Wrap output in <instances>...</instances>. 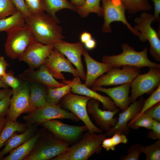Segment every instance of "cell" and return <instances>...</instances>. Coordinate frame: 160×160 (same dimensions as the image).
<instances>
[{
	"label": "cell",
	"mask_w": 160,
	"mask_h": 160,
	"mask_svg": "<svg viewBox=\"0 0 160 160\" xmlns=\"http://www.w3.org/2000/svg\"><path fill=\"white\" fill-rule=\"evenodd\" d=\"M25 20L26 25L32 31L36 42L54 45L64 38L59 23L44 12L31 14Z\"/></svg>",
	"instance_id": "obj_1"
},
{
	"label": "cell",
	"mask_w": 160,
	"mask_h": 160,
	"mask_svg": "<svg viewBox=\"0 0 160 160\" xmlns=\"http://www.w3.org/2000/svg\"><path fill=\"white\" fill-rule=\"evenodd\" d=\"M107 137L106 134H97L88 131L78 142L52 160H87L101 152L102 142Z\"/></svg>",
	"instance_id": "obj_2"
},
{
	"label": "cell",
	"mask_w": 160,
	"mask_h": 160,
	"mask_svg": "<svg viewBox=\"0 0 160 160\" xmlns=\"http://www.w3.org/2000/svg\"><path fill=\"white\" fill-rule=\"evenodd\" d=\"M121 48L122 52L121 53L116 55H105L102 58V62L115 68L129 66L139 68L145 67L160 68V64L148 58L147 47L141 51H137L129 44L125 43L121 45Z\"/></svg>",
	"instance_id": "obj_3"
},
{
	"label": "cell",
	"mask_w": 160,
	"mask_h": 160,
	"mask_svg": "<svg viewBox=\"0 0 160 160\" xmlns=\"http://www.w3.org/2000/svg\"><path fill=\"white\" fill-rule=\"evenodd\" d=\"M71 144L44 131L24 160H52L66 150Z\"/></svg>",
	"instance_id": "obj_4"
},
{
	"label": "cell",
	"mask_w": 160,
	"mask_h": 160,
	"mask_svg": "<svg viewBox=\"0 0 160 160\" xmlns=\"http://www.w3.org/2000/svg\"><path fill=\"white\" fill-rule=\"evenodd\" d=\"M135 21L136 24L133 28L140 33L138 36L140 40L142 42H149L151 56L156 61L160 62L159 37L158 33L151 26L152 22L155 21L153 15L143 12Z\"/></svg>",
	"instance_id": "obj_5"
},
{
	"label": "cell",
	"mask_w": 160,
	"mask_h": 160,
	"mask_svg": "<svg viewBox=\"0 0 160 160\" xmlns=\"http://www.w3.org/2000/svg\"><path fill=\"white\" fill-rule=\"evenodd\" d=\"M36 42L31 29L27 25L8 34L4 45L6 55L13 59L18 58L28 47Z\"/></svg>",
	"instance_id": "obj_6"
},
{
	"label": "cell",
	"mask_w": 160,
	"mask_h": 160,
	"mask_svg": "<svg viewBox=\"0 0 160 160\" xmlns=\"http://www.w3.org/2000/svg\"><path fill=\"white\" fill-rule=\"evenodd\" d=\"M91 98L79 95L71 92L64 96L60 102L62 106L77 116L87 127L88 131L101 133L103 130L96 126L90 120L87 111V103Z\"/></svg>",
	"instance_id": "obj_7"
},
{
	"label": "cell",
	"mask_w": 160,
	"mask_h": 160,
	"mask_svg": "<svg viewBox=\"0 0 160 160\" xmlns=\"http://www.w3.org/2000/svg\"><path fill=\"white\" fill-rule=\"evenodd\" d=\"M101 15L104 18L102 26L103 33H110L112 29L111 24L113 22L119 21L126 25L129 31L135 35L139 36L140 33L132 27L126 19V7L121 0H102Z\"/></svg>",
	"instance_id": "obj_8"
},
{
	"label": "cell",
	"mask_w": 160,
	"mask_h": 160,
	"mask_svg": "<svg viewBox=\"0 0 160 160\" xmlns=\"http://www.w3.org/2000/svg\"><path fill=\"white\" fill-rule=\"evenodd\" d=\"M23 119L28 125H39L46 121L57 119H70L75 121L80 120L74 114L64 109L57 104H47L34 109L24 116Z\"/></svg>",
	"instance_id": "obj_9"
},
{
	"label": "cell",
	"mask_w": 160,
	"mask_h": 160,
	"mask_svg": "<svg viewBox=\"0 0 160 160\" xmlns=\"http://www.w3.org/2000/svg\"><path fill=\"white\" fill-rule=\"evenodd\" d=\"M160 85V68H150L145 73L139 74L131 83L130 103L145 94H151Z\"/></svg>",
	"instance_id": "obj_10"
},
{
	"label": "cell",
	"mask_w": 160,
	"mask_h": 160,
	"mask_svg": "<svg viewBox=\"0 0 160 160\" xmlns=\"http://www.w3.org/2000/svg\"><path fill=\"white\" fill-rule=\"evenodd\" d=\"M122 67L121 69L113 67L106 74L97 79L92 86L116 85L131 83L141 72L140 68L135 67L124 66Z\"/></svg>",
	"instance_id": "obj_11"
},
{
	"label": "cell",
	"mask_w": 160,
	"mask_h": 160,
	"mask_svg": "<svg viewBox=\"0 0 160 160\" xmlns=\"http://www.w3.org/2000/svg\"><path fill=\"white\" fill-rule=\"evenodd\" d=\"M41 124L57 138L71 143L78 140L83 132L88 131L85 125H70L56 119L46 121Z\"/></svg>",
	"instance_id": "obj_12"
},
{
	"label": "cell",
	"mask_w": 160,
	"mask_h": 160,
	"mask_svg": "<svg viewBox=\"0 0 160 160\" xmlns=\"http://www.w3.org/2000/svg\"><path fill=\"white\" fill-rule=\"evenodd\" d=\"M12 95L6 115L10 120L15 121L22 114L29 113L34 109L30 103V86L27 82L23 83L21 88Z\"/></svg>",
	"instance_id": "obj_13"
},
{
	"label": "cell",
	"mask_w": 160,
	"mask_h": 160,
	"mask_svg": "<svg viewBox=\"0 0 160 160\" xmlns=\"http://www.w3.org/2000/svg\"><path fill=\"white\" fill-rule=\"evenodd\" d=\"M44 64L55 78L62 81L65 80L62 72L71 73L75 77H79L77 69L73 66L71 62L63 55L55 49L46 59Z\"/></svg>",
	"instance_id": "obj_14"
},
{
	"label": "cell",
	"mask_w": 160,
	"mask_h": 160,
	"mask_svg": "<svg viewBox=\"0 0 160 160\" xmlns=\"http://www.w3.org/2000/svg\"><path fill=\"white\" fill-rule=\"evenodd\" d=\"M54 49L66 56L67 59L76 67L79 77L85 81L86 73L81 60L84 49L81 42L70 43L62 40L54 45Z\"/></svg>",
	"instance_id": "obj_15"
},
{
	"label": "cell",
	"mask_w": 160,
	"mask_h": 160,
	"mask_svg": "<svg viewBox=\"0 0 160 160\" xmlns=\"http://www.w3.org/2000/svg\"><path fill=\"white\" fill-rule=\"evenodd\" d=\"M54 49L53 45L36 41L30 45L18 59L26 63L29 68L34 69L44 64Z\"/></svg>",
	"instance_id": "obj_16"
},
{
	"label": "cell",
	"mask_w": 160,
	"mask_h": 160,
	"mask_svg": "<svg viewBox=\"0 0 160 160\" xmlns=\"http://www.w3.org/2000/svg\"><path fill=\"white\" fill-rule=\"evenodd\" d=\"M100 102L93 99L89 100L87 103V111L100 129L107 132L116 124L118 119L114 116L120 110L119 109L112 111L102 110L99 107Z\"/></svg>",
	"instance_id": "obj_17"
},
{
	"label": "cell",
	"mask_w": 160,
	"mask_h": 160,
	"mask_svg": "<svg viewBox=\"0 0 160 160\" xmlns=\"http://www.w3.org/2000/svg\"><path fill=\"white\" fill-rule=\"evenodd\" d=\"M140 97L138 101L132 103L125 110L119 113L116 125L106 132L107 136H111L115 133L125 135L129 133L130 128L127 126L128 123L139 113L143 104L144 100L142 96Z\"/></svg>",
	"instance_id": "obj_18"
},
{
	"label": "cell",
	"mask_w": 160,
	"mask_h": 160,
	"mask_svg": "<svg viewBox=\"0 0 160 160\" xmlns=\"http://www.w3.org/2000/svg\"><path fill=\"white\" fill-rule=\"evenodd\" d=\"M20 77L27 82L43 84L48 87H59L66 84L56 80L44 64L41 65L37 70L29 68L25 70L20 75Z\"/></svg>",
	"instance_id": "obj_19"
},
{
	"label": "cell",
	"mask_w": 160,
	"mask_h": 160,
	"mask_svg": "<svg viewBox=\"0 0 160 160\" xmlns=\"http://www.w3.org/2000/svg\"><path fill=\"white\" fill-rule=\"evenodd\" d=\"M131 82L124 83L114 87L105 88L102 87L92 86V89L107 94L113 101L116 107L125 110L129 106V91Z\"/></svg>",
	"instance_id": "obj_20"
},
{
	"label": "cell",
	"mask_w": 160,
	"mask_h": 160,
	"mask_svg": "<svg viewBox=\"0 0 160 160\" xmlns=\"http://www.w3.org/2000/svg\"><path fill=\"white\" fill-rule=\"evenodd\" d=\"M82 55L84 57L87 69L84 84L87 87L89 88L92 86L97 79L113 67L108 64L100 63L95 60L90 56L85 49Z\"/></svg>",
	"instance_id": "obj_21"
},
{
	"label": "cell",
	"mask_w": 160,
	"mask_h": 160,
	"mask_svg": "<svg viewBox=\"0 0 160 160\" xmlns=\"http://www.w3.org/2000/svg\"><path fill=\"white\" fill-rule=\"evenodd\" d=\"M38 125L34 124L28 125L25 131L20 134H17V132L14 133L5 143L4 149L0 151V160L6 154L31 138L36 132Z\"/></svg>",
	"instance_id": "obj_22"
},
{
	"label": "cell",
	"mask_w": 160,
	"mask_h": 160,
	"mask_svg": "<svg viewBox=\"0 0 160 160\" xmlns=\"http://www.w3.org/2000/svg\"><path fill=\"white\" fill-rule=\"evenodd\" d=\"M71 92L73 93L85 96L98 100L106 110L114 111L118 109L113 101L109 97L101 95L96 91L90 89L81 82L75 84L71 87Z\"/></svg>",
	"instance_id": "obj_23"
},
{
	"label": "cell",
	"mask_w": 160,
	"mask_h": 160,
	"mask_svg": "<svg viewBox=\"0 0 160 160\" xmlns=\"http://www.w3.org/2000/svg\"><path fill=\"white\" fill-rule=\"evenodd\" d=\"M44 131L41 129L36 132L29 140L11 150L8 156L1 160H24L31 151Z\"/></svg>",
	"instance_id": "obj_24"
},
{
	"label": "cell",
	"mask_w": 160,
	"mask_h": 160,
	"mask_svg": "<svg viewBox=\"0 0 160 160\" xmlns=\"http://www.w3.org/2000/svg\"><path fill=\"white\" fill-rule=\"evenodd\" d=\"M63 81L66 84L63 86L48 88L47 90V104H57L64 96L71 92V87L75 84L81 82L79 77H75L72 81L65 80Z\"/></svg>",
	"instance_id": "obj_25"
},
{
	"label": "cell",
	"mask_w": 160,
	"mask_h": 160,
	"mask_svg": "<svg viewBox=\"0 0 160 160\" xmlns=\"http://www.w3.org/2000/svg\"><path fill=\"white\" fill-rule=\"evenodd\" d=\"M25 25L24 17L18 11L10 16L0 19V32L4 31L8 34Z\"/></svg>",
	"instance_id": "obj_26"
},
{
	"label": "cell",
	"mask_w": 160,
	"mask_h": 160,
	"mask_svg": "<svg viewBox=\"0 0 160 160\" xmlns=\"http://www.w3.org/2000/svg\"><path fill=\"white\" fill-rule=\"evenodd\" d=\"M5 124L0 133V148L4 146L6 142L15 132L23 133L27 129L28 125L16 121H13L7 117Z\"/></svg>",
	"instance_id": "obj_27"
},
{
	"label": "cell",
	"mask_w": 160,
	"mask_h": 160,
	"mask_svg": "<svg viewBox=\"0 0 160 160\" xmlns=\"http://www.w3.org/2000/svg\"><path fill=\"white\" fill-rule=\"evenodd\" d=\"M47 90L39 83L32 82L30 87V100L34 109L47 104Z\"/></svg>",
	"instance_id": "obj_28"
},
{
	"label": "cell",
	"mask_w": 160,
	"mask_h": 160,
	"mask_svg": "<svg viewBox=\"0 0 160 160\" xmlns=\"http://www.w3.org/2000/svg\"><path fill=\"white\" fill-rule=\"evenodd\" d=\"M45 11L58 23L59 20L56 16V13L60 10L67 9L76 11L77 7L68 0H43Z\"/></svg>",
	"instance_id": "obj_29"
},
{
	"label": "cell",
	"mask_w": 160,
	"mask_h": 160,
	"mask_svg": "<svg viewBox=\"0 0 160 160\" xmlns=\"http://www.w3.org/2000/svg\"><path fill=\"white\" fill-rule=\"evenodd\" d=\"M128 12L131 14L140 12H146L151 6L148 0H121Z\"/></svg>",
	"instance_id": "obj_30"
},
{
	"label": "cell",
	"mask_w": 160,
	"mask_h": 160,
	"mask_svg": "<svg viewBox=\"0 0 160 160\" xmlns=\"http://www.w3.org/2000/svg\"><path fill=\"white\" fill-rule=\"evenodd\" d=\"M100 0H85L84 4L77 7L76 11L82 17H85L91 13H95L99 16H102Z\"/></svg>",
	"instance_id": "obj_31"
},
{
	"label": "cell",
	"mask_w": 160,
	"mask_h": 160,
	"mask_svg": "<svg viewBox=\"0 0 160 160\" xmlns=\"http://www.w3.org/2000/svg\"><path fill=\"white\" fill-rule=\"evenodd\" d=\"M153 121L149 116L144 113L131 120L128 123L127 126L130 128L133 129L143 127L150 130L153 126Z\"/></svg>",
	"instance_id": "obj_32"
},
{
	"label": "cell",
	"mask_w": 160,
	"mask_h": 160,
	"mask_svg": "<svg viewBox=\"0 0 160 160\" xmlns=\"http://www.w3.org/2000/svg\"><path fill=\"white\" fill-rule=\"evenodd\" d=\"M111 136V137H106L102 143V147L107 151H113L116 146L121 143L126 144L128 142V139L125 135L115 133Z\"/></svg>",
	"instance_id": "obj_33"
},
{
	"label": "cell",
	"mask_w": 160,
	"mask_h": 160,
	"mask_svg": "<svg viewBox=\"0 0 160 160\" xmlns=\"http://www.w3.org/2000/svg\"><path fill=\"white\" fill-rule=\"evenodd\" d=\"M141 151L146 156L145 160H160V140L149 145H142Z\"/></svg>",
	"instance_id": "obj_34"
},
{
	"label": "cell",
	"mask_w": 160,
	"mask_h": 160,
	"mask_svg": "<svg viewBox=\"0 0 160 160\" xmlns=\"http://www.w3.org/2000/svg\"><path fill=\"white\" fill-rule=\"evenodd\" d=\"M2 79L7 85L12 88L13 94L17 92L21 88L23 83L15 76L14 73L11 70L6 72L2 77Z\"/></svg>",
	"instance_id": "obj_35"
},
{
	"label": "cell",
	"mask_w": 160,
	"mask_h": 160,
	"mask_svg": "<svg viewBox=\"0 0 160 160\" xmlns=\"http://www.w3.org/2000/svg\"><path fill=\"white\" fill-rule=\"evenodd\" d=\"M160 102V85L147 99L144 100L142 108L137 116L143 113L147 110Z\"/></svg>",
	"instance_id": "obj_36"
},
{
	"label": "cell",
	"mask_w": 160,
	"mask_h": 160,
	"mask_svg": "<svg viewBox=\"0 0 160 160\" xmlns=\"http://www.w3.org/2000/svg\"><path fill=\"white\" fill-rule=\"evenodd\" d=\"M17 11L11 0H0V19L10 16Z\"/></svg>",
	"instance_id": "obj_37"
},
{
	"label": "cell",
	"mask_w": 160,
	"mask_h": 160,
	"mask_svg": "<svg viewBox=\"0 0 160 160\" xmlns=\"http://www.w3.org/2000/svg\"><path fill=\"white\" fill-rule=\"evenodd\" d=\"M25 5L31 14L45 11L43 0H24Z\"/></svg>",
	"instance_id": "obj_38"
},
{
	"label": "cell",
	"mask_w": 160,
	"mask_h": 160,
	"mask_svg": "<svg viewBox=\"0 0 160 160\" xmlns=\"http://www.w3.org/2000/svg\"><path fill=\"white\" fill-rule=\"evenodd\" d=\"M141 146L140 143L135 144L128 149L126 155H122L121 160H138L140 154L142 153Z\"/></svg>",
	"instance_id": "obj_39"
},
{
	"label": "cell",
	"mask_w": 160,
	"mask_h": 160,
	"mask_svg": "<svg viewBox=\"0 0 160 160\" xmlns=\"http://www.w3.org/2000/svg\"><path fill=\"white\" fill-rule=\"evenodd\" d=\"M148 132L147 137L153 140H160V122L154 120L152 127Z\"/></svg>",
	"instance_id": "obj_40"
},
{
	"label": "cell",
	"mask_w": 160,
	"mask_h": 160,
	"mask_svg": "<svg viewBox=\"0 0 160 160\" xmlns=\"http://www.w3.org/2000/svg\"><path fill=\"white\" fill-rule=\"evenodd\" d=\"M9 95L0 100V119L4 118L9 107L11 97Z\"/></svg>",
	"instance_id": "obj_41"
},
{
	"label": "cell",
	"mask_w": 160,
	"mask_h": 160,
	"mask_svg": "<svg viewBox=\"0 0 160 160\" xmlns=\"http://www.w3.org/2000/svg\"><path fill=\"white\" fill-rule=\"evenodd\" d=\"M144 113L153 120L160 122V102L149 108Z\"/></svg>",
	"instance_id": "obj_42"
},
{
	"label": "cell",
	"mask_w": 160,
	"mask_h": 160,
	"mask_svg": "<svg viewBox=\"0 0 160 160\" xmlns=\"http://www.w3.org/2000/svg\"><path fill=\"white\" fill-rule=\"evenodd\" d=\"M17 11L21 12L25 18L31 14L27 9L24 0H11Z\"/></svg>",
	"instance_id": "obj_43"
},
{
	"label": "cell",
	"mask_w": 160,
	"mask_h": 160,
	"mask_svg": "<svg viewBox=\"0 0 160 160\" xmlns=\"http://www.w3.org/2000/svg\"><path fill=\"white\" fill-rule=\"evenodd\" d=\"M154 5V14L153 15L155 20L159 21L160 13V0H152Z\"/></svg>",
	"instance_id": "obj_44"
},
{
	"label": "cell",
	"mask_w": 160,
	"mask_h": 160,
	"mask_svg": "<svg viewBox=\"0 0 160 160\" xmlns=\"http://www.w3.org/2000/svg\"><path fill=\"white\" fill-rule=\"evenodd\" d=\"M9 65L4 57L0 56V77H2L6 73L7 67Z\"/></svg>",
	"instance_id": "obj_45"
},
{
	"label": "cell",
	"mask_w": 160,
	"mask_h": 160,
	"mask_svg": "<svg viewBox=\"0 0 160 160\" xmlns=\"http://www.w3.org/2000/svg\"><path fill=\"white\" fill-rule=\"evenodd\" d=\"M92 38L91 34L86 31L82 33L80 36V42L83 44H84Z\"/></svg>",
	"instance_id": "obj_46"
},
{
	"label": "cell",
	"mask_w": 160,
	"mask_h": 160,
	"mask_svg": "<svg viewBox=\"0 0 160 160\" xmlns=\"http://www.w3.org/2000/svg\"><path fill=\"white\" fill-rule=\"evenodd\" d=\"M84 44L87 49L92 50L95 47L96 42L95 39L92 38Z\"/></svg>",
	"instance_id": "obj_47"
},
{
	"label": "cell",
	"mask_w": 160,
	"mask_h": 160,
	"mask_svg": "<svg viewBox=\"0 0 160 160\" xmlns=\"http://www.w3.org/2000/svg\"><path fill=\"white\" fill-rule=\"evenodd\" d=\"M12 89L8 88L0 89V100L9 95H12Z\"/></svg>",
	"instance_id": "obj_48"
},
{
	"label": "cell",
	"mask_w": 160,
	"mask_h": 160,
	"mask_svg": "<svg viewBox=\"0 0 160 160\" xmlns=\"http://www.w3.org/2000/svg\"><path fill=\"white\" fill-rule=\"evenodd\" d=\"M85 0H71V2L77 8L82 5Z\"/></svg>",
	"instance_id": "obj_49"
},
{
	"label": "cell",
	"mask_w": 160,
	"mask_h": 160,
	"mask_svg": "<svg viewBox=\"0 0 160 160\" xmlns=\"http://www.w3.org/2000/svg\"><path fill=\"white\" fill-rule=\"evenodd\" d=\"M6 120V119L4 118L0 119V133L5 124Z\"/></svg>",
	"instance_id": "obj_50"
},
{
	"label": "cell",
	"mask_w": 160,
	"mask_h": 160,
	"mask_svg": "<svg viewBox=\"0 0 160 160\" xmlns=\"http://www.w3.org/2000/svg\"><path fill=\"white\" fill-rule=\"evenodd\" d=\"M9 87L3 81L2 77H0V88L7 89Z\"/></svg>",
	"instance_id": "obj_51"
}]
</instances>
